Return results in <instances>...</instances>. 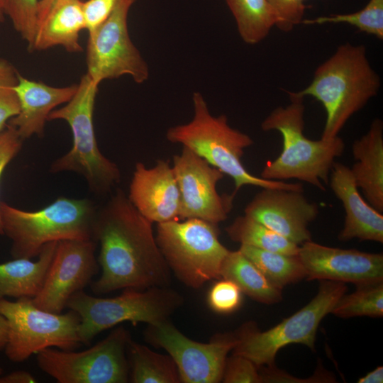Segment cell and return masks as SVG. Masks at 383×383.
<instances>
[{
  "label": "cell",
  "instance_id": "8d00e7d4",
  "mask_svg": "<svg viewBox=\"0 0 383 383\" xmlns=\"http://www.w3.org/2000/svg\"><path fill=\"white\" fill-rule=\"evenodd\" d=\"M23 140L16 130L8 124L0 130V179L6 167L20 152ZM0 234L4 235L1 210Z\"/></svg>",
  "mask_w": 383,
  "mask_h": 383
},
{
  "label": "cell",
  "instance_id": "8992f818",
  "mask_svg": "<svg viewBox=\"0 0 383 383\" xmlns=\"http://www.w3.org/2000/svg\"><path fill=\"white\" fill-rule=\"evenodd\" d=\"M98 87L87 74H84L72 99L49 114L48 121H66L72 134V148L57 159L50 170L81 174L91 192L104 195L120 182L121 172L115 162L101 152L96 143L94 111Z\"/></svg>",
  "mask_w": 383,
  "mask_h": 383
},
{
  "label": "cell",
  "instance_id": "44dd1931",
  "mask_svg": "<svg viewBox=\"0 0 383 383\" xmlns=\"http://www.w3.org/2000/svg\"><path fill=\"white\" fill-rule=\"evenodd\" d=\"M355 162L350 168L367 202L383 212V122L375 118L366 133L352 145Z\"/></svg>",
  "mask_w": 383,
  "mask_h": 383
},
{
  "label": "cell",
  "instance_id": "cb8c5ba5",
  "mask_svg": "<svg viewBox=\"0 0 383 383\" xmlns=\"http://www.w3.org/2000/svg\"><path fill=\"white\" fill-rule=\"evenodd\" d=\"M221 277L233 282L243 293L257 301L272 304L282 299V289L274 287L239 250L229 251Z\"/></svg>",
  "mask_w": 383,
  "mask_h": 383
},
{
  "label": "cell",
  "instance_id": "277c9868",
  "mask_svg": "<svg viewBox=\"0 0 383 383\" xmlns=\"http://www.w3.org/2000/svg\"><path fill=\"white\" fill-rule=\"evenodd\" d=\"M194 116L191 121L167 129L166 138L172 143L192 150L213 167L234 181V195L246 185L304 192L301 183L263 179L250 173L241 158L245 150L253 144L246 133L230 126L226 115L213 116L199 92L192 96Z\"/></svg>",
  "mask_w": 383,
  "mask_h": 383
},
{
  "label": "cell",
  "instance_id": "9a60e30c",
  "mask_svg": "<svg viewBox=\"0 0 383 383\" xmlns=\"http://www.w3.org/2000/svg\"><path fill=\"white\" fill-rule=\"evenodd\" d=\"M92 240H63L55 251L34 304L43 310L60 313L70 297L88 285L99 271Z\"/></svg>",
  "mask_w": 383,
  "mask_h": 383
},
{
  "label": "cell",
  "instance_id": "9c48e42d",
  "mask_svg": "<svg viewBox=\"0 0 383 383\" xmlns=\"http://www.w3.org/2000/svg\"><path fill=\"white\" fill-rule=\"evenodd\" d=\"M347 291L345 283L321 280L316 295L302 309L274 327L261 331L252 323L243 324L235 333L233 353L243 355L257 366L274 364L277 352L292 344L313 350L318 326Z\"/></svg>",
  "mask_w": 383,
  "mask_h": 383
},
{
  "label": "cell",
  "instance_id": "f1b7e54d",
  "mask_svg": "<svg viewBox=\"0 0 383 383\" xmlns=\"http://www.w3.org/2000/svg\"><path fill=\"white\" fill-rule=\"evenodd\" d=\"M355 292L344 294L331 313L343 318L383 316V281L356 285Z\"/></svg>",
  "mask_w": 383,
  "mask_h": 383
},
{
  "label": "cell",
  "instance_id": "4316f807",
  "mask_svg": "<svg viewBox=\"0 0 383 383\" xmlns=\"http://www.w3.org/2000/svg\"><path fill=\"white\" fill-rule=\"evenodd\" d=\"M241 39L255 45L275 26V17L268 0H226Z\"/></svg>",
  "mask_w": 383,
  "mask_h": 383
},
{
  "label": "cell",
  "instance_id": "30bf717a",
  "mask_svg": "<svg viewBox=\"0 0 383 383\" xmlns=\"http://www.w3.org/2000/svg\"><path fill=\"white\" fill-rule=\"evenodd\" d=\"M0 314L7 322L4 351L12 362H23L48 348L74 350L82 344L78 334L80 318L72 310L56 313L36 306L32 298L13 301L1 298Z\"/></svg>",
  "mask_w": 383,
  "mask_h": 383
},
{
  "label": "cell",
  "instance_id": "1f68e13d",
  "mask_svg": "<svg viewBox=\"0 0 383 383\" xmlns=\"http://www.w3.org/2000/svg\"><path fill=\"white\" fill-rule=\"evenodd\" d=\"M19 72L7 60L0 57V130L19 112L15 91Z\"/></svg>",
  "mask_w": 383,
  "mask_h": 383
},
{
  "label": "cell",
  "instance_id": "f546056e",
  "mask_svg": "<svg viewBox=\"0 0 383 383\" xmlns=\"http://www.w3.org/2000/svg\"><path fill=\"white\" fill-rule=\"evenodd\" d=\"M303 24L347 23L359 31L383 39V0H370L361 10L351 13H336L304 19Z\"/></svg>",
  "mask_w": 383,
  "mask_h": 383
},
{
  "label": "cell",
  "instance_id": "4fadbf2b",
  "mask_svg": "<svg viewBox=\"0 0 383 383\" xmlns=\"http://www.w3.org/2000/svg\"><path fill=\"white\" fill-rule=\"evenodd\" d=\"M145 337L153 345L166 350L174 361L184 383L221 382L228 354L235 347V334L215 335L208 343L193 340L169 320L149 325Z\"/></svg>",
  "mask_w": 383,
  "mask_h": 383
},
{
  "label": "cell",
  "instance_id": "8fae6325",
  "mask_svg": "<svg viewBox=\"0 0 383 383\" xmlns=\"http://www.w3.org/2000/svg\"><path fill=\"white\" fill-rule=\"evenodd\" d=\"M129 332L120 326L82 351L48 348L38 353V366L59 383H126L130 380Z\"/></svg>",
  "mask_w": 383,
  "mask_h": 383
},
{
  "label": "cell",
  "instance_id": "60d3db41",
  "mask_svg": "<svg viewBox=\"0 0 383 383\" xmlns=\"http://www.w3.org/2000/svg\"><path fill=\"white\" fill-rule=\"evenodd\" d=\"M8 326L5 318L0 314V350L4 349L6 343Z\"/></svg>",
  "mask_w": 383,
  "mask_h": 383
},
{
  "label": "cell",
  "instance_id": "e0dca14e",
  "mask_svg": "<svg viewBox=\"0 0 383 383\" xmlns=\"http://www.w3.org/2000/svg\"><path fill=\"white\" fill-rule=\"evenodd\" d=\"M244 213L300 245L311 240L308 226L317 218L319 207L301 191L262 188L247 204Z\"/></svg>",
  "mask_w": 383,
  "mask_h": 383
},
{
  "label": "cell",
  "instance_id": "e575fe53",
  "mask_svg": "<svg viewBox=\"0 0 383 383\" xmlns=\"http://www.w3.org/2000/svg\"><path fill=\"white\" fill-rule=\"evenodd\" d=\"M305 0H268L275 17V27L290 32L304 20Z\"/></svg>",
  "mask_w": 383,
  "mask_h": 383
},
{
  "label": "cell",
  "instance_id": "b9f144b4",
  "mask_svg": "<svg viewBox=\"0 0 383 383\" xmlns=\"http://www.w3.org/2000/svg\"><path fill=\"white\" fill-rule=\"evenodd\" d=\"M55 0H40L38 4V24L42 21Z\"/></svg>",
  "mask_w": 383,
  "mask_h": 383
},
{
  "label": "cell",
  "instance_id": "ee69618b",
  "mask_svg": "<svg viewBox=\"0 0 383 383\" xmlns=\"http://www.w3.org/2000/svg\"><path fill=\"white\" fill-rule=\"evenodd\" d=\"M2 375V369L0 367V377Z\"/></svg>",
  "mask_w": 383,
  "mask_h": 383
},
{
  "label": "cell",
  "instance_id": "603a6c76",
  "mask_svg": "<svg viewBox=\"0 0 383 383\" xmlns=\"http://www.w3.org/2000/svg\"><path fill=\"white\" fill-rule=\"evenodd\" d=\"M57 242L45 245L38 259L13 258L0 264V299L33 298L39 292Z\"/></svg>",
  "mask_w": 383,
  "mask_h": 383
},
{
  "label": "cell",
  "instance_id": "7a4b0ae2",
  "mask_svg": "<svg viewBox=\"0 0 383 383\" xmlns=\"http://www.w3.org/2000/svg\"><path fill=\"white\" fill-rule=\"evenodd\" d=\"M381 86L364 45L345 43L316 70L311 83L295 92L319 101L326 113L321 138L338 135L348 121L374 97Z\"/></svg>",
  "mask_w": 383,
  "mask_h": 383
},
{
  "label": "cell",
  "instance_id": "4dcf8cb0",
  "mask_svg": "<svg viewBox=\"0 0 383 383\" xmlns=\"http://www.w3.org/2000/svg\"><path fill=\"white\" fill-rule=\"evenodd\" d=\"M40 0H0V9L32 52L38 24Z\"/></svg>",
  "mask_w": 383,
  "mask_h": 383
},
{
  "label": "cell",
  "instance_id": "52a82bcc",
  "mask_svg": "<svg viewBox=\"0 0 383 383\" xmlns=\"http://www.w3.org/2000/svg\"><path fill=\"white\" fill-rule=\"evenodd\" d=\"M182 302V296L169 287H155L125 289L112 298L96 297L81 290L70 297L66 307L79 315V338L82 344H89L99 333L125 321L155 325L169 320Z\"/></svg>",
  "mask_w": 383,
  "mask_h": 383
},
{
  "label": "cell",
  "instance_id": "5bb4252c",
  "mask_svg": "<svg viewBox=\"0 0 383 383\" xmlns=\"http://www.w3.org/2000/svg\"><path fill=\"white\" fill-rule=\"evenodd\" d=\"M180 194L179 220L199 218L218 224L227 219L235 196L219 194L217 184L224 174L192 150L183 147L172 157Z\"/></svg>",
  "mask_w": 383,
  "mask_h": 383
},
{
  "label": "cell",
  "instance_id": "836d02e7",
  "mask_svg": "<svg viewBox=\"0 0 383 383\" xmlns=\"http://www.w3.org/2000/svg\"><path fill=\"white\" fill-rule=\"evenodd\" d=\"M221 382L224 383H262L258 366L237 354L227 357Z\"/></svg>",
  "mask_w": 383,
  "mask_h": 383
},
{
  "label": "cell",
  "instance_id": "d590c367",
  "mask_svg": "<svg viewBox=\"0 0 383 383\" xmlns=\"http://www.w3.org/2000/svg\"><path fill=\"white\" fill-rule=\"evenodd\" d=\"M261 376L262 383H281V382H335L333 374L326 370L319 363L318 370L312 377L308 379H298L291 376L284 370L277 368L274 364L258 366Z\"/></svg>",
  "mask_w": 383,
  "mask_h": 383
},
{
  "label": "cell",
  "instance_id": "5b68a950",
  "mask_svg": "<svg viewBox=\"0 0 383 383\" xmlns=\"http://www.w3.org/2000/svg\"><path fill=\"white\" fill-rule=\"evenodd\" d=\"M0 210L4 235L11 240L12 257L32 259L51 242L92 239L98 209L89 199L59 196L35 211H23L3 201Z\"/></svg>",
  "mask_w": 383,
  "mask_h": 383
},
{
  "label": "cell",
  "instance_id": "d6986e66",
  "mask_svg": "<svg viewBox=\"0 0 383 383\" xmlns=\"http://www.w3.org/2000/svg\"><path fill=\"white\" fill-rule=\"evenodd\" d=\"M328 184L342 202L345 211L343 227L338 238L383 243V215L367 203L360 195L350 168L335 162Z\"/></svg>",
  "mask_w": 383,
  "mask_h": 383
},
{
  "label": "cell",
  "instance_id": "ba28073f",
  "mask_svg": "<svg viewBox=\"0 0 383 383\" xmlns=\"http://www.w3.org/2000/svg\"><path fill=\"white\" fill-rule=\"evenodd\" d=\"M218 224L199 218L157 223V245L170 270L193 289L221 279V270L229 252L219 240Z\"/></svg>",
  "mask_w": 383,
  "mask_h": 383
},
{
  "label": "cell",
  "instance_id": "d4e9b609",
  "mask_svg": "<svg viewBox=\"0 0 383 383\" xmlns=\"http://www.w3.org/2000/svg\"><path fill=\"white\" fill-rule=\"evenodd\" d=\"M130 380L133 383H179L177 365L170 355L159 354L130 339Z\"/></svg>",
  "mask_w": 383,
  "mask_h": 383
},
{
  "label": "cell",
  "instance_id": "484cf974",
  "mask_svg": "<svg viewBox=\"0 0 383 383\" xmlns=\"http://www.w3.org/2000/svg\"><path fill=\"white\" fill-rule=\"evenodd\" d=\"M238 250L280 289L306 278V271L298 255L272 252L247 245H240Z\"/></svg>",
  "mask_w": 383,
  "mask_h": 383
},
{
  "label": "cell",
  "instance_id": "f35d334b",
  "mask_svg": "<svg viewBox=\"0 0 383 383\" xmlns=\"http://www.w3.org/2000/svg\"><path fill=\"white\" fill-rule=\"evenodd\" d=\"M36 382L32 374L24 370L13 371L0 377V383H34Z\"/></svg>",
  "mask_w": 383,
  "mask_h": 383
},
{
  "label": "cell",
  "instance_id": "3957f363",
  "mask_svg": "<svg viewBox=\"0 0 383 383\" xmlns=\"http://www.w3.org/2000/svg\"><path fill=\"white\" fill-rule=\"evenodd\" d=\"M287 92L289 104L274 109L261 123L264 131H279L283 144L279 155L265 163L260 177L274 181L295 179L325 191L335 160L344 152L345 143L339 135L329 140L306 138L304 97Z\"/></svg>",
  "mask_w": 383,
  "mask_h": 383
},
{
  "label": "cell",
  "instance_id": "ab89813d",
  "mask_svg": "<svg viewBox=\"0 0 383 383\" xmlns=\"http://www.w3.org/2000/svg\"><path fill=\"white\" fill-rule=\"evenodd\" d=\"M357 382L358 383H382L383 367L379 366L376 367L372 371L360 378Z\"/></svg>",
  "mask_w": 383,
  "mask_h": 383
},
{
  "label": "cell",
  "instance_id": "ac0fdd59",
  "mask_svg": "<svg viewBox=\"0 0 383 383\" xmlns=\"http://www.w3.org/2000/svg\"><path fill=\"white\" fill-rule=\"evenodd\" d=\"M128 198L152 223L179 220V190L172 165L168 161L158 160L152 167L137 162Z\"/></svg>",
  "mask_w": 383,
  "mask_h": 383
},
{
  "label": "cell",
  "instance_id": "d6a6232c",
  "mask_svg": "<svg viewBox=\"0 0 383 383\" xmlns=\"http://www.w3.org/2000/svg\"><path fill=\"white\" fill-rule=\"evenodd\" d=\"M242 293L233 282L221 278L211 288L208 294V304L217 313H232L240 306Z\"/></svg>",
  "mask_w": 383,
  "mask_h": 383
},
{
  "label": "cell",
  "instance_id": "83f0119b",
  "mask_svg": "<svg viewBox=\"0 0 383 383\" xmlns=\"http://www.w3.org/2000/svg\"><path fill=\"white\" fill-rule=\"evenodd\" d=\"M225 231L234 242L265 250L298 255L299 245L244 214L236 217Z\"/></svg>",
  "mask_w": 383,
  "mask_h": 383
},
{
  "label": "cell",
  "instance_id": "2e32d148",
  "mask_svg": "<svg viewBox=\"0 0 383 383\" xmlns=\"http://www.w3.org/2000/svg\"><path fill=\"white\" fill-rule=\"evenodd\" d=\"M298 255L307 280H330L355 285L383 281V255L341 249L306 241Z\"/></svg>",
  "mask_w": 383,
  "mask_h": 383
},
{
  "label": "cell",
  "instance_id": "7bdbcfd3",
  "mask_svg": "<svg viewBox=\"0 0 383 383\" xmlns=\"http://www.w3.org/2000/svg\"><path fill=\"white\" fill-rule=\"evenodd\" d=\"M4 18H5V15L4 14L3 11L0 9V23H1L4 21Z\"/></svg>",
  "mask_w": 383,
  "mask_h": 383
},
{
  "label": "cell",
  "instance_id": "6da1fadb",
  "mask_svg": "<svg viewBox=\"0 0 383 383\" xmlns=\"http://www.w3.org/2000/svg\"><path fill=\"white\" fill-rule=\"evenodd\" d=\"M152 225L121 189L97 210L92 239L100 244L97 261L101 274L91 284L93 292L169 287L171 270Z\"/></svg>",
  "mask_w": 383,
  "mask_h": 383
},
{
  "label": "cell",
  "instance_id": "7c38bea8",
  "mask_svg": "<svg viewBox=\"0 0 383 383\" xmlns=\"http://www.w3.org/2000/svg\"><path fill=\"white\" fill-rule=\"evenodd\" d=\"M135 0H120L101 25L88 32L87 74L97 84L105 79L129 75L137 84L149 77V68L132 42L128 28L129 11Z\"/></svg>",
  "mask_w": 383,
  "mask_h": 383
},
{
  "label": "cell",
  "instance_id": "74e56055",
  "mask_svg": "<svg viewBox=\"0 0 383 383\" xmlns=\"http://www.w3.org/2000/svg\"><path fill=\"white\" fill-rule=\"evenodd\" d=\"M120 0H87L83 1L86 29L90 32L105 21Z\"/></svg>",
  "mask_w": 383,
  "mask_h": 383
},
{
  "label": "cell",
  "instance_id": "7402d4cb",
  "mask_svg": "<svg viewBox=\"0 0 383 383\" xmlns=\"http://www.w3.org/2000/svg\"><path fill=\"white\" fill-rule=\"evenodd\" d=\"M84 1L55 0L38 26L33 51L55 46H61L69 52L82 51L79 33L86 29Z\"/></svg>",
  "mask_w": 383,
  "mask_h": 383
},
{
  "label": "cell",
  "instance_id": "ffe728a7",
  "mask_svg": "<svg viewBox=\"0 0 383 383\" xmlns=\"http://www.w3.org/2000/svg\"><path fill=\"white\" fill-rule=\"evenodd\" d=\"M77 89V84L62 87H52L28 79L19 73L15 87L19 112L7 124L14 128L23 140L34 135L42 137L50 112L68 102Z\"/></svg>",
  "mask_w": 383,
  "mask_h": 383
}]
</instances>
